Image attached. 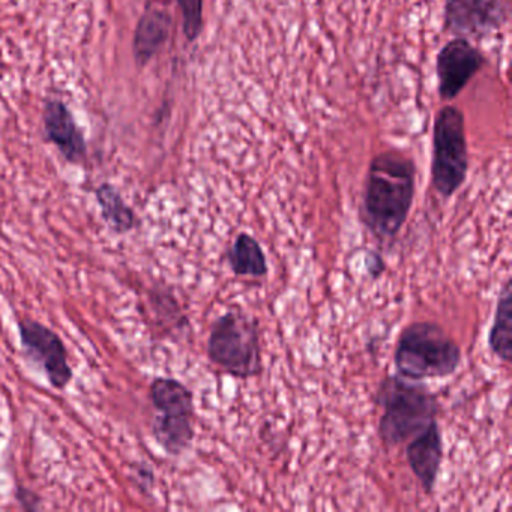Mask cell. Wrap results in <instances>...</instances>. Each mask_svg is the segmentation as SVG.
<instances>
[{
    "instance_id": "cell-16",
    "label": "cell",
    "mask_w": 512,
    "mask_h": 512,
    "mask_svg": "<svg viewBox=\"0 0 512 512\" xmlns=\"http://www.w3.org/2000/svg\"><path fill=\"white\" fill-rule=\"evenodd\" d=\"M149 302H151L152 310L157 314V317H160L161 322L170 323V328L172 326H175L176 329L184 328L187 319L182 313L178 299L172 293L157 287L149 293Z\"/></svg>"
},
{
    "instance_id": "cell-3",
    "label": "cell",
    "mask_w": 512,
    "mask_h": 512,
    "mask_svg": "<svg viewBox=\"0 0 512 512\" xmlns=\"http://www.w3.org/2000/svg\"><path fill=\"white\" fill-rule=\"evenodd\" d=\"M460 346L434 322H413L401 331L394 352L398 376L413 382L445 379L460 367Z\"/></svg>"
},
{
    "instance_id": "cell-1",
    "label": "cell",
    "mask_w": 512,
    "mask_h": 512,
    "mask_svg": "<svg viewBox=\"0 0 512 512\" xmlns=\"http://www.w3.org/2000/svg\"><path fill=\"white\" fill-rule=\"evenodd\" d=\"M416 166L409 155L388 149L368 164L362 191L361 217L365 229L383 244L400 235L412 211Z\"/></svg>"
},
{
    "instance_id": "cell-18",
    "label": "cell",
    "mask_w": 512,
    "mask_h": 512,
    "mask_svg": "<svg viewBox=\"0 0 512 512\" xmlns=\"http://www.w3.org/2000/svg\"><path fill=\"white\" fill-rule=\"evenodd\" d=\"M16 497L20 505L28 509V511H37V509L43 508L41 497L35 494L34 491L29 490V488H17Z\"/></svg>"
},
{
    "instance_id": "cell-11",
    "label": "cell",
    "mask_w": 512,
    "mask_h": 512,
    "mask_svg": "<svg viewBox=\"0 0 512 512\" xmlns=\"http://www.w3.org/2000/svg\"><path fill=\"white\" fill-rule=\"evenodd\" d=\"M44 128L47 139L59 149L68 163L77 164L85 161L88 152L85 137L65 103L59 100L47 101L44 109Z\"/></svg>"
},
{
    "instance_id": "cell-8",
    "label": "cell",
    "mask_w": 512,
    "mask_h": 512,
    "mask_svg": "<svg viewBox=\"0 0 512 512\" xmlns=\"http://www.w3.org/2000/svg\"><path fill=\"white\" fill-rule=\"evenodd\" d=\"M509 0H445L443 29L452 37L484 40L508 23Z\"/></svg>"
},
{
    "instance_id": "cell-15",
    "label": "cell",
    "mask_w": 512,
    "mask_h": 512,
    "mask_svg": "<svg viewBox=\"0 0 512 512\" xmlns=\"http://www.w3.org/2000/svg\"><path fill=\"white\" fill-rule=\"evenodd\" d=\"M488 346L500 361L509 364L512 359V292L511 280L503 284L497 299L496 314L488 334Z\"/></svg>"
},
{
    "instance_id": "cell-14",
    "label": "cell",
    "mask_w": 512,
    "mask_h": 512,
    "mask_svg": "<svg viewBox=\"0 0 512 512\" xmlns=\"http://www.w3.org/2000/svg\"><path fill=\"white\" fill-rule=\"evenodd\" d=\"M95 196L100 206L101 217L113 233L127 235L140 226L136 212L113 185L101 184L95 190Z\"/></svg>"
},
{
    "instance_id": "cell-19",
    "label": "cell",
    "mask_w": 512,
    "mask_h": 512,
    "mask_svg": "<svg viewBox=\"0 0 512 512\" xmlns=\"http://www.w3.org/2000/svg\"><path fill=\"white\" fill-rule=\"evenodd\" d=\"M365 263H367V271L370 274V277L373 280H377V278L382 277L383 272H385V260L382 259L380 253L377 251H368L367 257H365Z\"/></svg>"
},
{
    "instance_id": "cell-13",
    "label": "cell",
    "mask_w": 512,
    "mask_h": 512,
    "mask_svg": "<svg viewBox=\"0 0 512 512\" xmlns=\"http://www.w3.org/2000/svg\"><path fill=\"white\" fill-rule=\"evenodd\" d=\"M227 263L238 277L263 278L269 266L260 242L250 233H239L226 254Z\"/></svg>"
},
{
    "instance_id": "cell-5",
    "label": "cell",
    "mask_w": 512,
    "mask_h": 512,
    "mask_svg": "<svg viewBox=\"0 0 512 512\" xmlns=\"http://www.w3.org/2000/svg\"><path fill=\"white\" fill-rule=\"evenodd\" d=\"M149 400L155 409L152 436L166 454L179 457L193 443L194 395L184 383L173 377H157L149 386Z\"/></svg>"
},
{
    "instance_id": "cell-4",
    "label": "cell",
    "mask_w": 512,
    "mask_h": 512,
    "mask_svg": "<svg viewBox=\"0 0 512 512\" xmlns=\"http://www.w3.org/2000/svg\"><path fill=\"white\" fill-rule=\"evenodd\" d=\"M209 361L236 379H253L263 370L259 322L241 310H230L211 326Z\"/></svg>"
},
{
    "instance_id": "cell-6",
    "label": "cell",
    "mask_w": 512,
    "mask_h": 512,
    "mask_svg": "<svg viewBox=\"0 0 512 512\" xmlns=\"http://www.w3.org/2000/svg\"><path fill=\"white\" fill-rule=\"evenodd\" d=\"M467 173L466 119L457 106L446 104L434 116L431 185L439 196L449 199L463 187Z\"/></svg>"
},
{
    "instance_id": "cell-7",
    "label": "cell",
    "mask_w": 512,
    "mask_h": 512,
    "mask_svg": "<svg viewBox=\"0 0 512 512\" xmlns=\"http://www.w3.org/2000/svg\"><path fill=\"white\" fill-rule=\"evenodd\" d=\"M17 328L25 358L38 367L53 388L64 391L73 382L74 373L61 335L32 319L20 320Z\"/></svg>"
},
{
    "instance_id": "cell-10",
    "label": "cell",
    "mask_w": 512,
    "mask_h": 512,
    "mask_svg": "<svg viewBox=\"0 0 512 512\" xmlns=\"http://www.w3.org/2000/svg\"><path fill=\"white\" fill-rule=\"evenodd\" d=\"M406 457L413 475L425 493H433L443 461V439L439 422H431L425 430L407 442Z\"/></svg>"
},
{
    "instance_id": "cell-12",
    "label": "cell",
    "mask_w": 512,
    "mask_h": 512,
    "mask_svg": "<svg viewBox=\"0 0 512 512\" xmlns=\"http://www.w3.org/2000/svg\"><path fill=\"white\" fill-rule=\"evenodd\" d=\"M172 19L166 11L149 8L134 32V58L139 67H145L160 52L169 38Z\"/></svg>"
},
{
    "instance_id": "cell-17",
    "label": "cell",
    "mask_w": 512,
    "mask_h": 512,
    "mask_svg": "<svg viewBox=\"0 0 512 512\" xmlns=\"http://www.w3.org/2000/svg\"><path fill=\"white\" fill-rule=\"evenodd\" d=\"M182 14V29L188 43H194L203 31L205 0H178Z\"/></svg>"
},
{
    "instance_id": "cell-2",
    "label": "cell",
    "mask_w": 512,
    "mask_h": 512,
    "mask_svg": "<svg viewBox=\"0 0 512 512\" xmlns=\"http://www.w3.org/2000/svg\"><path fill=\"white\" fill-rule=\"evenodd\" d=\"M376 403L382 409L377 433L388 448L409 442L437 421L440 410L437 395L424 383L400 376H386L382 380Z\"/></svg>"
},
{
    "instance_id": "cell-9",
    "label": "cell",
    "mask_w": 512,
    "mask_h": 512,
    "mask_svg": "<svg viewBox=\"0 0 512 512\" xmlns=\"http://www.w3.org/2000/svg\"><path fill=\"white\" fill-rule=\"evenodd\" d=\"M487 65L481 49L466 38L449 40L436 56L437 92L443 101H452L466 89Z\"/></svg>"
}]
</instances>
